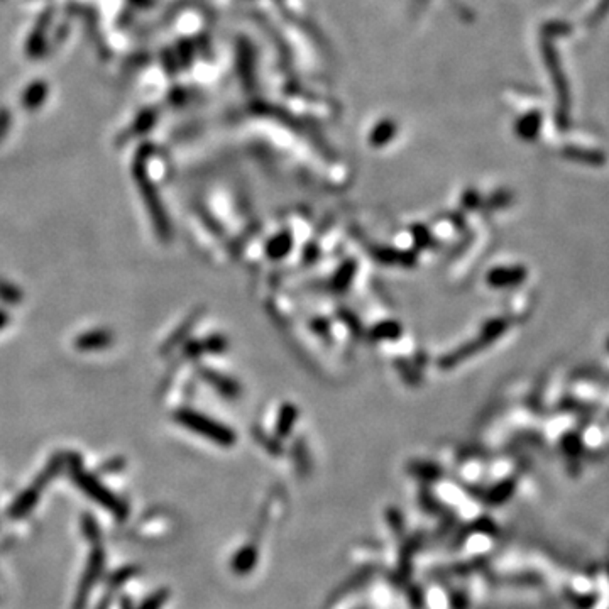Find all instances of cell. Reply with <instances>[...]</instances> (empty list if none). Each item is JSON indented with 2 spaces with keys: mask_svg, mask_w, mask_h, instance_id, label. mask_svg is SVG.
<instances>
[{
  "mask_svg": "<svg viewBox=\"0 0 609 609\" xmlns=\"http://www.w3.org/2000/svg\"><path fill=\"white\" fill-rule=\"evenodd\" d=\"M178 421L182 425H185L186 428H190V430L198 432L200 435L221 443V445H232L234 443V434L229 428H225L221 423H215L210 418L200 415V413L179 412Z\"/></svg>",
  "mask_w": 609,
  "mask_h": 609,
  "instance_id": "obj_1",
  "label": "cell"
},
{
  "mask_svg": "<svg viewBox=\"0 0 609 609\" xmlns=\"http://www.w3.org/2000/svg\"><path fill=\"white\" fill-rule=\"evenodd\" d=\"M75 479H77L78 486L84 489L90 498H93L97 503L102 504L103 508L110 510L112 513H114V517H117L119 520H124L125 514H127V510H125V506L122 504V501H119L110 491H107L105 486H103L102 482L97 481L95 477L88 475L86 472H78V474L75 475Z\"/></svg>",
  "mask_w": 609,
  "mask_h": 609,
  "instance_id": "obj_2",
  "label": "cell"
},
{
  "mask_svg": "<svg viewBox=\"0 0 609 609\" xmlns=\"http://www.w3.org/2000/svg\"><path fill=\"white\" fill-rule=\"evenodd\" d=\"M103 569V552L100 549H97L95 552L90 555L88 565H86V571L84 579H82L80 589L77 593V601H75V609H84L86 604V599L90 596V591H92L93 584L97 582V579L100 577Z\"/></svg>",
  "mask_w": 609,
  "mask_h": 609,
  "instance_id": "obj_3",
  "label": "cell"
},
{
  "mask_svg": "<svg viewBox=\"0 0 609 609\" xmlns=\"http://www.w3.org/2000/svg\"><path fill=\"white\" fill-rule=\"evenodd\" d=\"M256 562H258V550L254 545L243 547L239 552L236 554V557L232 558V569L236 574L246 575L252 572V569L256 567Z\"/></svg>",
  "mask_w": 609,
  "mask_h": 609,
  "instance_id": "obj_4",
  "label": "cell"
},
{
  "mask_svg": "<svg viewBox=\"0 0 609 609\" xmlns=\"http://www.w3.org/2000/svg\"><path fill=\"white\" fill-rule=\"evenodd\" d=\"M521 277H523V273H521L520 269H499V271L493 273V275L489 276V281H491L495 286H504V284L513 283V281L517 283V281H520Z\"/></svg>",
  "mask_w": 609,
  "mask_h": 609,
  "instance_id": "obj_5",
  "label": "cell"
},
{
  "mask_svg": "<svg viewBox=\"0 0 609 609\" xmlns=\"http://www.w3.org/2000/svg\"><path fill=\"white\" fill-rule=\"evenodd\" d=\"M109 344V335L103 332H93L90 335H85L78 345L84 349H93V347H102V345Z\"/></svg>",
  "mask_w": 609,
  "mask_h": 609,
  "instance_id": "obj_6",
  "label": "cell"
},
{
  "mask_svg": "<svg viewBox=\"0 0 609 609\" xmlns=\"http://www.w3.org/2000/svg\"><path fill=\"white\" fill-rule=\"evenodd\" d=\"M168 597H169L168 591L161 589V591H158V593H154L149 599L144 601V603L140 604L138 609H161L164 606V603L168 601Z\"/></svg>",
  "mask_w": 609,
  "mask_h": 609,
  "instance_id": "obj_7",
  "label": "cell"
},
{
  "mask_svg": "<svg viewBox=\"0 0 609 609\" xmlns=\"http://www.w3.org/2000/svg\"><path fill=\"white\" fill-rule=\"evenodd\" d=\"M3 322H5V316H3V315H2V313H0V327H2V325H3Z\"/></svg>",
  "mask_w": 609,
  "mask_h": 609,
  "instance_id": "obj_8",
  "label": "cell"
}]
</instances>
